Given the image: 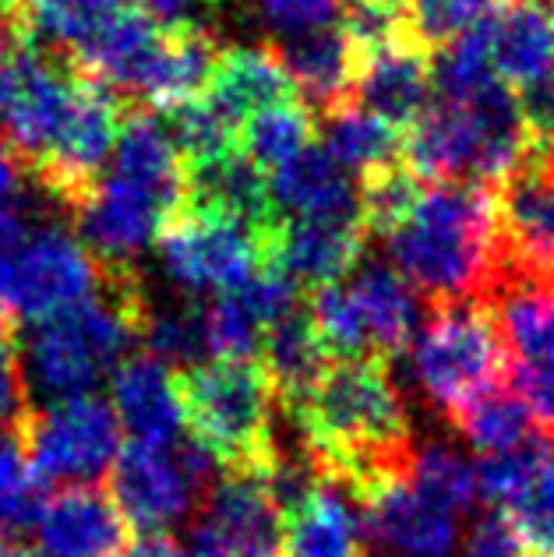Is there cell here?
<instances>
[{
    "instance_id": "6da1fadb",
    "label": "cell",
    "mask_w": 554,
    "mask_h": 557,
    "mask_svg": "<svg viewBox=\"0 0 554 557\" xmlns=\"http://www.w3.org/2000/svg\"><path fill=\"white\" fill-rule=\"evenodd\" d=\"M286 413L308 456L349 494L410 469V417L382 360H335Z\"/></svg>"
},
{
    "instance_id": "7a4b0ae2",
    "label": "cell",
    "mask_w": 554,
    "mask_h": 557,
    "mask_svg": "<svg viewBox=\"0 0 554 557\" xmlns=\"http://www.w3.org/2000/svg\"><path fill=\"white\" fill-rule=\"evenodd\" d=\"M78 237L110 265L127 272L187 212V166L170 131L152 113L124 116L110 170L78 205Z\"/></svg>"
},
{
    "instance_id": "3957f363",
    "label": "cell",
    "mask_w": 554,
    "mask_h": 557,
    "mask_svg": "<svg viewBox=\"0 0 554 557\" xmlns=\"http://www.w3.org/2000/svg\"><path fill=\"white\" fill-rule=\"evenodd\" d=\"M385 240L396 272L431 307L488 300L505 272L498 195L480 184H428Z\"/></svg>"
},
{
    "instance_id": "277c9868",
    "label": "cell",
    "mask_w": 554,
    "mask_h": 557,
    "mask_svg": "<svg viewBox=\"0 0 554 557\" xmlns=\"http://www.w3.org/2000/svg\"><path fill=\"white\" fill-rule=\"evenodd\" d=\"M406 170L434 184H505L537 159V135L505 82L466 102H434L406 131Z\"/></svg>"
},
{
    "instance_id": "5b68a950",
    "label": "cell",
    "mask_w": 554,
    "mask_h": 557,
    "mask_svg": "<svg viewBox=\"0 0 554 557\" xmlns=\"http://www.w3.org/2000/svg\"><path fill=\"white\" fill-rule=\"evenodd\" d=\"M149 314L135 275L113 272L103 293L71 311L39 321L22 343L28 392L57 399L93 395L103 377L127 360V349L141 343V325Z\"/></svg>"
},
{
    "instance_id": "8992f818",
    "label": "cell",
    "mask_w": 554,
    "mask_h": 557,
    "mask_svg": "<svg viewBox=\"0 0 554 557\" xmlns=\"http://www.w3.org/2000/svg\"><path fill=\"white\" fill-rule=\"evenodd\" d=\"M184 423L192 442L223 473L269 476L275 448V392L261 360H206L177 374Z\"/></svg>"
},
{
    "instance_id": "52a82bcc",
    "label": "cell",
    "mask_w": 554,
    "mask_h": 557,
    "mask_svg": "<svg viewBox=\"0 0 554 557\" xmlns=\"http://www.w3.org/2000/svg\"><path fill=\"white\" fill-rule=\"evenodd\" d=\"M308 314L325 354L335 360L389 363L420 329L417 289L382 261L357 265L343 283L315 289Z\"/></svg>"
},
{
    "instance_id": "ba28073f",
    "label": "cell",
    "mask_w": 554,
    "mask_h": 557,
    "mask_svg": "<svg viewBox=\"0 0 554 557\" xmlns=\"http://www.w3.org/2000/svg\"><path fill=\"white\" fill-rule=\"evenodd\" d=\"M508 354L484 300L431 307L414 339V377L445 417L502 388Z\"/></svg>"
},
{
    "instance_id": "9c48e42d",
    "label": "cell",
    "mask_w": 554,
    "mask_h": 557,
    "mask_svg": "<svg viewBox=\"0 0 554 557\" xmlns=\"http://www.w3.org/2000/svg\"><path fill=\"white\" fill-rule=\"evenodd\" d=\"M14 431L39 483L82 487L113 469L121 456V420L113 406L96 395H75L28 409Z\"/></svg>"
},
{
    "instance_id": "30bf717a",
    "label": "cell",
    "mask_w": 554,
    "mask_h": 557,
    "mask_svg": "<svg viewBox=\"0 0 554 557\" xmlns=\"http://www.w3.org/2000/svg\"><path fill=\"white\" fill-rule=\"evenodd\" d=\"M82 78L39 47L11 50L0 64V135L33 170L64 135Z\"/></svg>"
},
{
    "instance_id": "8fae6325",
    "label": "cell",
    "mask_w": 554,
    "mask_h": 557,
    "mask_svg": "<svg viewBox=\"0 0 554 557\" xmlns=\"http://www.w3.org/2000/svg\"><path fill=\"white\" fill-rule=\"evenodd\" d=\"M209 456L198 445H141L121 448L110 469V497L127 525L141 533H163L198 505Z\"/></svg>"
},
{
    "instance_id": "7c38bea8",
    "label": "cell",
    "mask_w": 554,
    "mask_h": 557,
    "mask_svg": "<svg viewBox=\"0 0 554 557\" xmlns=\"http://www.w3.org/2000/svg\"><path fill=\"white\" fill-rule=\"evenodd\" d=\"M159 261L170 283L181 286L187 297H201V293L223 297L251 283L269 265L258 237L230 219L198 209H187L159 237Z\"/></svg>"
},
{
    "instance_id": "4fadbf2b",
    "label": "cell",
    "mask_w": 554,
    "mask_h": 557,
    "mask_svg": "<svg viewBox=\"0 0 554 557\" xmlns=\"http://www.w3.org/2000/svg\"><path fill=\"white\" fill-rule=\"evenodd\" d=\"M103 286V261L85 247L78 233L50 223L28 230L11 269L8 304L33 325H39V321L93 300Z\"/></svg>"
},
{
    "instance_id": "5bb4252c",
    "label": "cell",
    "mask_w": 554,
    "mask_h": 557,
    "mask_svg": "<svg viewBox=\"0 0 554 557\" xmlns=\"http://www.w3.org/2000/svg\"><path fill=\"white\" fill-rule=\"evenodd\" d=\"M121 102L113 99L103 82L85 75L64 135L57 138L50 156L36 166V177L42 181V187L53 190L71 209H78L82 198L96 187V181L103 177L107 163L113 159L116 141H121Z\"/></svg>"
},
{
    "instance_id": "9a60e30c",
    "label": "cell",
    "mask_w": 554,
    "mask_h": 557,
    "mask_svg": "<svg viewBox=\"0 0 554 557\" xmlns=\"http://www.w3.org/2000/svg\"><path fill=\"white\" fill-rule=\"evenodd\" d=\"M192 557H280V508L266 476L223 473L201 505Z\"/></svg>"
},
{
    "instance_id": "2e32d148",
    "label": "cell",
    "mask_w": 554,
    "mask_h": 557,
    "mask_svg": "<svg viewBox=\"0 0 554 557\" xmlns=\"http://www.w3.org/2000/svg\"><path fill=\"white\" fill-rule=\"evenodd\" d=\"M368 533L396 557H452L459 544L456 516L442 505L428 502L414 483L410 469L399 476H385L368 491L354 494Z\"/></svg>"
},
{
    "instance_id": "e0dca14e",
    "label": "cell",
    "mask_w": 554,
    "mask_h": 557,
    "mask_svg": "<svg viewBox=\"0 0 554 557\" xmlns=\"http://www.w3.org/2000/svg\"><path fill=\"white\" fill-rule=\"evenodd\" d=\"M36 530L42 554L50 557H121L131 547L124 511L96 483L42 497Z\"/></svg>"
},
{
    "instance_id": "ac0fdd59",
    "label": "cell",
    "mask_w": 554,
    "mask_h": 557,
    "mask_svg": "<svg viewBox=\"0 0 554 557\" xmlns=\"http://www.w3.org/2000/svg\"><path fill=\"white\" fill-rule=\"evenodd\" d=\"M364 240V219H286L269 247V265L297 286L325 289L360 265Z\"/></svg>"
},
{
    "instance_id": "d6986e66",
    "label": "cell",
    "mask_w": 554,
    "mask_h": 557,
    "mask_svg": "<svg viewBox=\"0 0 554 557\" xmlns=\"http://www.w3.org/2000/svg\"><path fill=\"white\" fill-rule=\"evenodd\" d=\"M431 61L420 39H399L360 57L354 102L396 131H410L431 107Z\"/></svg>"
},
{
    "instance_id": "ffe728a7",
    "label": "cell",
    "mask_w": 554,
    "mask_h": 557,
    "mask_svg": "<svg viewBox=\"0 0 554 557\" xmlns=\"http://www.w3.org/2000/svg\"><path fill=\"white\" fill-rule=\"evenodd\" d=\"M498 230L505 272L554 278V184L537 159L502 184Z\"/></svg>"
},
{
    "instance_id": "44dd1931",
    "label": "cell",
    "mask_w": 554,
    "mask_h": 557,
    "mask_svg": "<svg viewBox=\"0 0 554 557\" xmlns=\"http://www.w3.org/2000/svg\"><path fill=\"white\" fill-rule=\"evenodd\" d=\"M110 406L121 431L141 445H177L184 423L181 385L167 363L149 354L127 357L110 377Z\"/></svg>"
},
{
    "instance_id": "7402d4cb",
    "label": "cell",
    "mask_w": 554,
    "mask_h": 557,
    "mask_svg": "<svg viewBox=\"0 0 554 557\" xmlns=\"http://www.w3.org/2000/svg\"><path fill=\"white\" fill-rule=\"evenodd\" d=\"M484 36L498 78L519 92L554 78V4L547 0H505L484 18Z\"/></svg>"
},
{
    "instance_id": "603a6c76",
    "label": "cell",
    "mask_w": 554,
    "mask_h": 557,
    "mask_svg": "<svg viewBox=\"0 0 554 557\" xmlns=\"http://www.w3.org/2000/svg\"><path fill=\"white\" fill-rule=\"evenodd\" d=\"M360 525L364 516L343 497L340 483L325 476L297 505L280 511V557H364Z\"/></svg>"
},
{
    "instance_id": "cb8c5ba5",
    "label": "cell",
    "mask_w": 554,
    "mask_h": 557,
    "mask_svg": "<svg viewBox=\"0 0 554 557\" xmlns=\"http://www.w3.org/2000/svg\"><path fill=\"white\" fill-rule=\"evenodd\" d=\"M206 96L241 127H247L251 116L297 102V85L290 78L280 50L261 42V47H226Z\"/></svg>"
},
{
    "instance_id": "d4e9b609",
    "label": "cell",
    "mask_w": 554,
    "mask_h": 557,
    "mask_svg": "<svg viewBox=\"0 0 554 557\" xmlns=\"http://www.w3.org/2000/svg\"><path fill=\"white\" fill-rule=\"evenodd\" d=\"M269 187L275 209L290 219H360V187L322 145L275 170Z\"/></svg>"
},
{
    "instance_id": "484cf974",
    "label": "cell",
    "mask_w": 554,
    "mask_h": 557,
    "mask_svg": "<svg viewBox=\"0 0 554 557\" xmlns=\"http://www.w3.org/2000/svg\"><path fill=\"white\" fill-rule=\"evenodd\" d=\"M280 57L294 78L297 92L311 102L318 116L354 102V82L360 57L354 50V42L343 36V28H322V33L286 39L280 42Z\"/></svg>"
},
{
    "instance_id": "4316f807",
    "label": "cell",
    "mask_w": 554,
    "mask_h": 557,
    "mask_svg": "<svg viewBox=\"0 0 554 557\" xmlns=\"http://www.w3.org/2000/svg\"><path fill=\"white\" fill-rule=\"evenodd\" d=\"M131 11V0H28L25 25L39 42L85 67Z\"/></svg>"
},
{
    "instance_id": "83f0119b",
    "label": "cell",
    "mask_w": 554,
    "mask_h": 557,
    "mask_svg": "<svg viewBox=\"0 0 554 557\" xmlns=\"http://www.w3.org/2000/svg\"><path fill=\"white\" fill-rule=\"evenodd\" d=\"M261 368L269 371L283 406H294L329 368V354L311 325V314L297 307L294 314L275 321L261 343Z\"/></svg>"
},
{
    "instance_id": "f1b7e54d",
    "label": "cell",
    "mask_w": 554,
    "mask_h": 557,
    "mask_svg": "<svg viewBox=\"0 0 554 557\" xmlns=\"http://www.w3.org/2000/svg\"><path fill=\"white\" fill-rule=\"evenodd\" d=\"M322 121V149L340 163L346 173H357V181L371 177L378 170L396 166L399 135L396 127L378 121L374 113L360 110L357 102H343L329 113L318 116Z\"/></svg>"
},
{
    "instance_id": "f546056e",
    "label": "cell",
    "mask_w": 554,
    "mask_h": 557,
    "mask_svg": "<svg viewBox=\"0 0 554 557\" xmlns=\"http://www.w3.org/2000/svg\"><path fill=\"white\" fill-rule=\"evenodd\" d=\"M452 423L466 434V442H470L480 456H502V451H513L533 437L530 409L522 406L516 392H505V388H494L484 399L470 403L463 413L452 417Z\"/></svg>"
},
{
    "instance_id": "4dcf8cb0",
    "label": "cell",
    "mask_w": 554,
    "mask_h": 557,
    "mask_svg": "<svg viewBox=\"0 0 554 557\" xmlns=\"http://www.w3.org/2000/svg\"><path fill=\"white\" fill-rule=\"evenodd\" d=\"M498 71L491 64L484 22L470 33L456 36L452 42L434 53L431 61V85L442 96V102H466L480 92H488L491 85H498Z\"/></svg>"
},
{
    "instance_id": "1f68e13d",
    "label": "cell",
    "mask_w": 554,
    "mask_h": 557,
    "mask_svg": "<svg viewBox=\"0 0 554 557\" xmlns=\"http://www.w3.org/2000/svg\"><path fill=\"white\" fill-rule=\"evenodd\" d=\"M315 138V121L311 110L286 102V107H272L266 113H258L244 127V152L251 163L261 170H283L286 163H294L300 152L311 149Z\"/></svg>"
},
{
    "instance_id": "d6a6232c",
    "label": "cell",
    "mask_w": 554,
    "mask_h": 557,
    "mask_svg": "<svg viewBox=\"0 0 554 557\" xmlns=\"http://www.w3.org/2000/svg\"><path fill=\"white\" fill-rule=\"evenodd\" d=\"M410 483L428 502L442 505L452 516L466 511L477 497V469L466 462L459 451H452L445 445H428L414 451Z\"/></svg>"
},
{
    "instance_id": "836d02e7",
    "label": "cell",
    "mask_w": 554,
    "mask_h": 557,
    "mask_svg": "<svg viewBox=\"0 0 554 557\" xmlns=\"http://www.w3.org/2000/svg\"><path fill=\"white\" fill-rule=\"evenodd\" d=\"M141 343L149 357L159 363H181V368H195V360L206 354V325H201V307H170V311L145 314Z\"/></svg>"
},
{
    "instance_id": "e575fe53",
    "label": "cell",
    "mask_w": 554,
    "mask_h": 557,
    "mask_svg": "<svg viewBox=\"0 0 554 557\" xmlns=\"http://www.w3.org/2000/svg\"><path fill=\"white\" fill-rule=\"evenodd\" d=\"M357 187H360V219L368 233H378V237L396 233L406 223V215L414 212L420 190H424V184H417L414 173L403 166L378 170L371 177H364Z\"/></svg>"
},
{
    "instance_id": "d590c367",
    "label": "cell",
    "mask_w": 554,
    "mask_h": 557,
    "mask_svg": "<svg viewBox=\"0 0 554 557\" xmlns=\"http://www.w3.org/2000/svg\"><path fill=\"white\" fill-rule=\"evenodd\" d=\"M39 487L42 483L25 459L19 431L0 434V536L36 522L42 508Z\"/></svg>"
},
{
    "instance_id": "8d00e7d4",
    "label": "cell",
    "mask_w": 554,
    "mask_h": 557,
    "mask_svg": "<svg viewBox=\"0 0 554 557\" xmlns=\"http://www.w3.org/2000/svg\"><path fill=\"white\" fill-rule=\"evenodd\" d=\"M547 459H551V451L544 442H537V437H530L527 445H519L513 451H502V456H484L477 466L480 497H484L491 508L505 511L530 487L533 476L547 466Z\"/></svg>"
},
{
    "instance_id": "74e56055",
    "label": "cell",
    "mask_w": 554,
    "mask_h": 557,
    "mask_svg": "<svg viewBox=\"0 0 554 557\" xmlns=\"http://www.w3.org/2000/svg\"><path fill=\"white\" fill-rule=\"evenodd\" d=\"M530 557H554V456L513 505L502 511Z\"/></svg>"
},
{
    "instance_id": "f35d334b",
    "label": "cell",
    "mask_w": 554,
    "mask_h": 557,
    "mask_svg": "<svg viewBox=\"0 0 554 557\" xmlns=\"http://www.w3.org/2000/svg\"><path fill=\"white\" fill-rule=\"evenodd\" d=\"M340 11H343V0H258L261 22L280 36V42L332 28L340 22L335 18Z\"/></svg>"
},
{
    "instance_id": "ab89813d",
    "label": "cell",
    "mask_w": 554,
    "mask_h": 557,
    "mask_svg": "<svg viewBox=\"0 0 554 557\" xmlns=\"http://www.w3.org/2000/svg\"><path fill=\"white\" fill-rule=\"evenodd\" d=\"M28 381H25V360H22V339L11 329V321L0 314V423L19 428V420L28 413L25 409Z\"/></svg>"
},
{
    "instance_id": "60d3db41",
    "label": "cell",
    "mask_w": 554,
    "mask_h": 557,
    "mask_svg": "<svg viewBox=\"0 0 554 557\" xmlns=\"http://www.w3.org/2000/svg\"><path fill=\"white\" fill-rule=\"evenodd\" d=\"M463 557H530V554L522 550V544L502 516H491L470 533Z\"/></svg>"
},
{
    "instance_id": "b9f144b4",
    "label": "cell",
    "mask_w": 554,
    "mask_h": 557,
    "mask_svg": "<svg viewBox=\"0 0 554 557\" xmlns=\"http://www.w3.org/2000/svg\"><path fill=\"white\" fill-rule=\"evenodd\" d=\"M25 237H28V226H25V219L19 215V205L0 201V307L8 304L11 269H14V258H19Z\"/></svg>"
},
{
    "instance_id": "7bdbcfd3",
    "label": "cell",
    "mask_w": 554,
    "mask_h": 557,
    "mask_svg": "<svg viewBox=\"0 0 554 557\" xmlns=\"http://www.w3.org/2000/svg\"><path fill=\"white\" fill-rule=\"evenodd\" d=\"M141 14H149L156 25L181 28V25H201L206 4L201 0H131Z\"/></svg>"
},
{
    "instance_id": "ee69618b",
    "label": "cell",
    "mask_w": 554,
    "mask_h": 557,
    "mask_svg": "<svg viewBox=\"0 0 554 557\" xmlns=\"http://www.w3.org/2000/svg\"><path fill=\"white\" fill-rule=\"evenodd\" d=\"M121 557H187L167 533H141Z\"/></svg>"
},
{
    "instance_id": "f6af8a7d",
    "label": "cell",
    "mask_w": 554,
    "mask_h": 557,
    "mask_svg": "<svg viewBox=\"0 0 554 557\" xmlns=\"http://www.w3.org/2000/svg\"><path fill=\"white\" fill-rule=\"evenodd\" d=\"M19 181H22L19 152H14L11 141L0 135V201H14V195H19Z\"/></svg>"
},
{
    "instance_id": "bcb514c9",
    "label": "cell",
    "mask_w": 554,
    "mask_h": 557,
    "mask_svg": "<svg viewBox=\"0 0 554 557\" xmlns=\"http://www.w3.org/2000/svg\"><path fill=\"white\" fill-rule=\"evenodd\" d=\"M537 163H541L544 177L554 184V127H547L544 135H537Z\"/></svg>"
},
{
    "instance_id": "7dc6e473",
    "label": "cell",
    "mask_w": 554,
    "mask_h": 557,
    "mask_svg": "<svg viewBox=\"0 0 554 557\" xmlns=\"http://www.w3.org/2000/svg\"><path fill=\"white\" fill-rule=\"evenodd\" d=\"M0 557H50V554L25 547V544H14V540H0Z\"/></svg>"
},
{
    "instance_id": "c3c4849f",
    "label": "cell",
    "mask_w": 554,
    "mask_h": 557,
    "mask_svg": "<svg viewBox=\"0 0 554 557\" xmlns=\"http://www.w3.org/2000/svg\"><path fill=\"white\" fill-rule=\"evenodd\" d=\"M8 42H11V36H8V25H4V18H0V64H4V57L11 53V50H8Z\"/></svg>"
},
{
    "instance_id": "681fc988",
    "label": "cell",
    "mask_w": 554,
    "mask_h": 557,
    "mask_svg": "<svg viewBox=\"0 0 554 557\" xmlns=\"http://www.w3.org/2000/svg\"><path fill=\"white\" fill-rule=\"evenodd\" d=\"M19 4H28V0H0V8H19Z\"/></svg>"
}]
</instances>
